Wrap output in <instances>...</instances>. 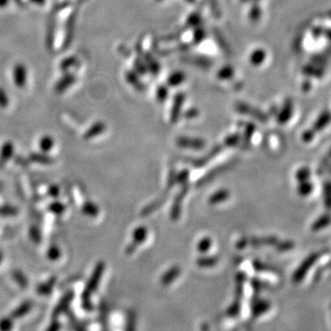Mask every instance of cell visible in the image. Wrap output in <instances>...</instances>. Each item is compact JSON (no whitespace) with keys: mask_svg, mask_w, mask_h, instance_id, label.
Returning a JSON list of instances; mask_svg holds the SVG:
<instances>
[{"mask_svg":"<svg viewBox=\"0 0 331 331\" xmlns=\"http://www.w3.org/2000/svg\"><path fill=\"white\" fill-rule=\"evenodd\" d=\"M104 269H105L104 262H100V263L97 264L95 269H94L93 273L91 275V278H90V280L88 282L86 289H85L84 293H83V303H84L83 305L87 310H90L92 308L91 305H90V296L99 285V283L101 281V276L104 272Z\"/></svg>","mask_w":331,"mask_h":331,"instance_id":"cell-1","label":"cell"},{"mask_svg":"<svg viewBox=\"0 0 331 331\" xmlns=\"http://www.w3.org/2000/svg\"><path fill=\"white\" fill-rule=\"evenodd\" d=\"M147 234H148V230L146 226L141 225V226L136 227L133 232V240L126 247L125 253L127 255L134 254L136 251L137 247H139L141 244H143V242H145L147 237Z\"/></svg>","mask_w":331,"mask_h":331,"instance_id":"cell-2","label":"cell"},{"mask_svg":"<svg viewBox=\"0 0 331 331\" xmlns=\"http://www.w3.org/2000/svg\"><path fill=\"white\" fill-rule=\"evenodd\" d=\"M189 189H190V185H189L188 182L185 184H182L181 190L179 191V193L175 197L174 201L172 203V207L170 209V218H171V220L177 221L178 219L180 218L182 202H183V199L187 195Z\"/></svg>","mask_w":331,"mask_h":331,"instance_id":"cell-3","label":"cell"},{"mask_svg":"<svg viewBox=\"0 0 331 331\" xmlns=\"http://www.w3.org/2000/svg\"><path fill=\"white\" fill-rule=\"evenodd\" d=\"M13 79L18 88H24L27 83V68L22 64L18 63L13 68Z\"/></svg>","mask_w":331,"mask_h":331,"instance_id":"cell-4","label":"cell"},{"mask_svg":"<svg viewBox=\"0 0 331 331\" xmlns=\"http://www.w3.org/2000/svg\"><path fill=\"white\" fill-rule=\"evenodd\" d=\"M177 145L182 148L193 149V150H202L205 146V142L199 138H191V137H179L177 139Z\"/></svg>","mask_w":331,"mask_h":331,"instance_id":"cell-5","label":"cell"},{"mask_svg":"<svg viewBox=\"0 0 331 331\" xmlns=\"http://www.w3.org/2000/svg\"><path fill=\"white\" fill-rule=\"evenodd\" d=\"M222 150H223V146H215V147H213L211 151L208 153L205 157L198 158V159H195V160H192L191 164H192L195 168H202V167H204L206 164H208V163L210 162L212 159H213L214 157H216L219 153H221Z\"/></svg>","mask_w":331,"mask_h":331,"instance_id":"cell-6","label":"cell"},{"mask_svg":"<svg viewBox=\"0 0 331 331\" xmlns=\"http://www.w3.org/2000/svg\"><path fill=\"white\" fill-rule=\"evenodd\" d=\"M180 272H181V269H180L179 266H173V267H171L170 269H168L161 276V278H160L161 284L164 285V286H167V285H169L170 283H172L180 276Z\"/></svg>","mask_w":331,"mask_h":331,"instance_id":"cell-7","label":"cell"},{"mask_svg":"<svg viewBox=\"0 0 331 331\" xmlns=\"http://www.w3.org/2000/svg\"><path fill=\"white\" fill-rule=\"evenodd\" d=\"M76 78L74 77L73 75L70 74H67L63 77L62 79H60L57 82L56 87H55V90L57 93H63L64 91L68 90V88L75 83Z\"/></svg>","mask_w":331,"mask_h":331,"instance_id":"cell-8","label":"cell"},{"mask_svg":"<svg viewBox=\"0 0 331 331\" xmlns=\"http://www.w3.org/2000/svg\"><path fill=\"white\" fill-rule=\"evenodd\" d=\"M229 197H230V191L226 189H221L213 192V194L209 197L208 202L210 204H218L228 200Z\"/></svg>","mask_w":331,"mask_h":331,"instance_id":"cell-9","label":"cell"},{"mask_svg":"<svg viewBox=\"0 0 331 331\" xmlns=\"http://www.w3.org/2000/svg\"><path fill=\"white\" fill-rule=\"evenodd\" d=\"M228 167H229V166H227V165H221V166L216 167L215 169H213V170L209 171L207 174L205 175V176H203L202 179L198 181L197 185H203V184L207 183V182H209V181H211V180H213V179H214V178H215L217 175H219L220 173H222V172H224L225 170H226Z\"/></svg>","mask_w":331,"mask_h":331,"instance_id":"cell-10","label":"cell"},{"mask_svg":"<svg viewBox=\"0 0 331 331\" xmlns=\"http://www.w3.org/2000/svg\"><path fill=\"white\" fill-rule=\"evenodd\" d=\"M167 200V196L161 197L159 199H157L156 201L152 202L151 203H149L148 205H146V207L144 208L142 211H141V215L143 217H146L147 215H150L152 213H154L155 211H157L158 208L160 207L162 204L165 203Z\"/></svg>","mask_w":331,"mask_h":331,"instance_id":"cell-11","label":"cell"},{"mask_svg":"<svg viewBox=\"0 0 331 331\" xmlns=\"http://www.w3.org/2000/svg\"><path fill=\"white\" fill-rule=\"evenodd\" d=\"M219 258L217 256H207L202 257L196 260V264L201 268H212L218 263Z\"/></svg>","mask_w":331,"mask_h":331,"instance_id":"cell-12","label":"cell"},{"mask_svg":"<svg viewBox=\"0 0 331 331\" xmlns=\"http://www.w3.org/2000/svg\"><path fill=\"white\" fill-rule=\"evenodd\" d=\"M212 244H213V241L210 237H208V236L203 237L200 241L198 242L197 250L201 253L208 252V250L212 247Z\"/></svg>","mask_w":331,"mask_h":331,"instance_id":"cell-13","label":"cell"},{"mask_svg":"<svg viewBox=\"0 0 331 331\" xmlns=\"http://www.w3.org/2000/svg\"><path fill=\"white\" fill-rule=\"evenodd\" d=\"M105 129V125L103 124H101V123H98V124H94L91 128H90L85 135V138H91V137H94L96 135H100L102 131H104Z\"/></svg>","mask_w":331,"mask_h":331,"instance_id":"cell-14","label":"cell"},{"mask_svg":"<svg viewBox=\"0 0 331 331\" xmlns=\"http://www.w3.org/2000/svg\"><path fill=\"white\" fill-rule=\"evenodd\" d=\"M269 307V304L264 302V301H259L256 304H254L252 307V314L253 315L257 316V315H259L260 314L264 313L267 309Z\"/></svg>","mask_w":331,"mask_h":331,"instance_id":"cell-15","label":"cell"},{"mask_svg":"<svg viewBox=\"0 0 331 331\" xmlns=\"http://www.w3.org/2000/svg\"><path fill=\"white\" fill-rule=\"evenodd\" d=\"M189 177H190V171L187 170V169H184V170L180 171V173L176 175V182L180 183L181 185L185 184L188 182Z\"/></svg>","mask_w":331,"mask_h":331,"instance_id":"cell-16","label":"cell"},{"mask_svg":"<svg viewBox=\"0 0 331 331\" xmlns=\"http://www.w3.org/2000/svg\"><path fill=\"white\" fill-rule=\"evenodd\" d=\"M77 62V58L76 57H68L66 59H64L61 64H60V68L62 69L63 71H67L69 68L74 66Z\"/></svg>","mask_w":331,"mask_h":331,"instance_id":"cell-17","label":"cell"},{"mask_svg":"<svg viewBox=\"0 0 331 331\" xmlns=\"http://www.w3.org/2000/svg\"><path fill=\"white\" fill-rule=\"evenodd\" d=\"M10 104V99L6 93V91L0 88V107L1 108H7Z\"/></svg>","mask_w":331,"mask_h":331,"instance_id":"cell-18","label":"cell"},{"mask_svg":"<svg viewBox=\"0 0 331 331\" xmlns=\"http://www.w3.org/2000/svg\"><path fill=\"white\" fill-rule=\"evenodd\" d=\"M84 212L88 213V214H91V215H97L98 212H99V209L94 204H92L90 202V203L85 204Z\"/></svg>","mask_w":331,"mask_h":331,"instance_id":"cell-19","label":"cell"},{"mask_svg":"<svg viewBox=\"0 0 331 331\" xmlns=\"http://www.w3.org/2000/svg\"><path fill=\"white\" fill-rule=\"evenodd\" d=\"M238 142H239V135H232L225 139V144L226 146H236Z\"/></svg>","mask_w":331,"mask_h":331,"instance_id":"cell-20","label":"cell"},{"mask_svg":"<svg viewBox=\"0 0 331 331\" xmlns=\"http://www.w3.org/2000/svg\"><path fill=\"white\" fill-rule=\"evenodd\" d=\"M41 146H42V148H43V149L48 150L51 146H53V139H52L51 137H49V136H45V137H44V138L42 139Z\"/></svg>","mask_w":331,"mask_h":331,"instance_id":"cell-21","label":"cell"},{"mask_svg":"<svg viewBox=\"0 0 331 331\" xmlns=\"http://www.w3.org/2000/svg\"><path fill=\"white\" fill-rule=\"evenodd\" d=\"M176 173H175L174 170L172 169L171 172L169 173V179H168V188L169 189H171L173 186L175 185L176 183Z\"/></svg>","mask_w":331,"mask_h":331,"instance_id":"cell-22","label":"cell"},{"mask_svg":"<svg viewBox=\"0 0 331 331\" xmlns=\"http://www.w3.org/2000/svg\"><path fill=\"white\" fill-rule=\"evenodd\" d=\"M248 243H249V241H248V239H247V237H242V238H240L238 241L236 242V248H238V249L244 248V247H247V245Z\"/></svg>","mask_w":331,"mask_h":331,"instance_id":"cell-23","label":"cell"},{"mask_svg":"<svg viewBox=\"0 0 331 331\" xmlns=\"http://www.w3.org/2000/svg\"><path fill=\"white\" fill-rule=\"evenodd\" d=\"M9 4V0H0V8H5Z\"/></svg>","mask_w":331,"mask_h":331,"instance_id":"cell-24","label":"cell"},{"mask_svg":"<svg viewBox=\"0 0 331 331\" xmlns=\"http://www.w3.org/2000/svg\"><path fill=\"white\" fill-rule=\"evenodd\" d=\"M31 1L37 5H44L45 3V0H31Z\"/></svg>","mask_w":331,"mask_h":331,"instance_id":"cell-25","label":"cell"}]
</instances>
